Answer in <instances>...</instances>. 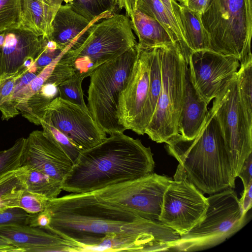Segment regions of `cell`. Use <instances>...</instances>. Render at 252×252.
<instances>
[{"instance_id": "cell-43", "label": "cell", "mask_w": 252, "mask_h": 252, "mask_svg": "<svg viewBox=\"0 0 252 252\" xmlns=\"http://www.w3.org/2000/svg\"><path fill=\"white\" fill-rule=\"evenodd\" d=\"M239 200L243 212L247 214L252 207V184L246 189H244L242 197L239 199Z\"/></svg>"}, {"instance_id": "cell-42", "label": "cell", "mask_w": 252, "mask_h": 252, "mask_svg": "<svg viewBox=\"0 0 252 252\" xmlns=\"http://www.w3.org/2000/svg\"><path fill=\"white\" fill-rule=\"evenodd\" d=\"M178 3L189 10L201 15L205 10L208 0H177Z\"/></svg>"}, {"instance_id": "cell-36", "label": "cell", "mask_w": 252, "mask_h": 252, "mask_svg": "<svg viewBox=\"0 0 252 252\" xmlns=\"http://www.w3.org/2000/svg\"><path fill=\"white\" fill-rule=\"evenodd\" d=\"M65 51L58 47L56 43L45 37L44 47L34 62L38 70L41 71L46 66L60 57Z\"/></svg>"}, {"instance_id": "cell-29", "label": "cell", "mask_w": 252, "mask_h": 252, "mask_svg": "<svg viewBox=\"0 0 252 252\" xmlns=\"http://www.w3.org/2000/svg\"><path fill=\"white\" fill-rule=\"evenodd\" d=\"M236 78L241 101L252 119V58L240 63Z\"/></svg>"}, {"instance_id": "cell-18", "label": "cell", "mask_w": 252, "mask_h": 252, "mask_svg": "<svg viewBox=\"0 0 252 252\" xmlns=\"http://www.w3.org/2000/svg\"><path fill=\"white\" fill-rule=\"evenodd\" d=\"M100 20L90 22L75 12L68 4H62L53 20L52 33L49 39L63 51L74 50L86 40L92 25Z\"/></svg>"}, {"instance_id": "cell-13", "label": "cell", "mask_w": 252, "mask_h": 252, "mask_svg": "<svg viewBox=\"0 0 252 252\" xmlns=\"http://www.w3.org/2000/svg\"><path fill=\"white\" fill-rule=\"evenodd\" d=\"M42 121L65 135L80 151L91 148L107 138L89 111L60 96L47 106Z\"/></svg>"}, {"instance_id": "cell-31", "label": "cell", "mask_w": 252, "mask_h": 252, "mask_svg": "<svg viewBox=\"0 0 252 252\" xmlns=\"http://www.w3.org/2000/svg\"><path fill=\"white\" fill-rule=\"evenodd\" d=\"M85 78L84 74L75 72L71 77L62 82L58 89L61 98L89 111L84 101L82 88V83Z\"/></svg>"}, {"instance_id": "cell-30", "label": "cell", "mask_w": 252, "mask_h": 252, "mask_svg": "<svg viewBox=\"0 0 252 252\" xmlns=\"http://www.w3.org/2000/svg\"><path fill=\"white\" fill-rule=\"evenodd\" d=\"M52 100L38 91L26 101L19 103L17 109L30 122L40 125L45 109Z\"/></svg>"}, {"instance_id": "cell-28", "label": "cell", "mask_w": 252, "mask_h": 252, "mask_svg": "<svg viewBox=\"0 0 252 252\" xmlns=\"http://www.w3.org/2000/svg\"><path fill=\"white\" fill-rule=\"evenodd\" d=\"M28 168L25 180L26 190L49 200L58 197L62 190L61 182L38 170Z\"/></svg>"}, {"instance_id": "cell-35", "label": "cell", "mask_w": 252, "mask_h": 252, "mask_svg": "<svg viewBox=\"0 0 252 252\" xmlns=\"http://www.w3.org/2000/svg\"><path fill=\"white\" fill-rule=\"evenodd\" d=\"M48 201L46 197L25 189L19 198L17 208L22 209L29 214H35L44 211Z\"/></svg>"}, {"instance_id": "cell-15", "label": "cell", "mask_w": 252, "mask_h": 252, "mask_svg": "<svg viewBox=\"0 0 252 252\" xmlns=\"http://www.w3.org/2000/svg\"><path fill=\"white\" fill-rule=\"evenodd\" d=\"M72 164L47 132L34 130L26 138L22 166L38 170L62 183Z\"/></svg>"}, {"instance_id": "cell-33", "label": "cell", "mask_w": 252, "mask_h": 252, "mask_svg": "<svg viewBox=\"0 0 252 252\" xmlns=\"http://www.w3.org/2000/svg\"><path fill=\"white\" fill-rule=\"evenodd\" d=\"M21 27V0H0V33Z\"/></svg>"}, {"instance_id": "cell-37", "label": "cell", "mask_w": 252, "mask_h": 252, "mask_svg": "<svg viewBox=\"0 0 252 252\" xmlns=\"http://www.w3.org/2000/svg\"><path fill=\"white\" fill-rule=\"evenodd\" d=\"M75 73L73 63L63 55L57 62L51 75L45 83H51L57 87Z\"/></svg>"}, {"instance_id": "cell-47", "label": "cell", "mask_w": 252, "mask_h": 252, "mask_svg": "<svg viewBox=\"0 0 252 252\" xmlns=\"http://www.w3.org/2000/svg\"><path fill=\"white\" fill-rule=\"evenodd\" d=\"M11 244L9 242H8L5 239L2 238L0 237V246L1 245H7Z\"/></svg>"}, {"instance_id": "cell-49", "label": "cell", "mask_w": 252, "mask_h": 252, "mask_svg": "<svg viewBox=\"0 0 252 252\" xmlns=\"http://www.w3.org/2000/svg\"><path fill=\"white\" fill-rule=\"evenodd\" d=\"M1 75H2V72H1V69L0 67V79L1 78Z\"/></svg>"}, {"instance_id": "cell-11", "label": "cell", "mask_w": 252, "mask_h": 252, "mask_svg": "<svg viewBox=\"0 0 252 252\" xmlns=\"http://www.w3.org/2000/svg\"><path fill=\"white\" fill-rule=\"evenodd\" d=\"M171 181L166 176L152 173L92 193L105 200L125 207L143 218L159 221L163 195Z\"/></svg>"}, {"instance_id": "cell-46", "label": "cell", "mask_w": 252, "mask_h": 252, "mask_svg": "<svg viewBox=\"0 0 252 252\" xmlns=\"http://www.w3.org/2000/svg\"><path fill=\"white\" fill-rule=\"evenodd\" d=\"M0 252H24V251L13 245L0 246Z\"/></svg>"}, {"instance_id": "cell-1", "label": "cell", "mask_w": 252, "mask_h": 252, "mask_svg": "<svg viewBox=\"0 0 252 252\" xmlns=\"http://www.w3.org/2000/svg\"><path fill=\"white\" fill-rule=\"evenodd\" d=\"M45 210L51 221L44 229L78 243L85 252L170 251L180 238L161 222L92 192L49 200Z\"/></svg>"}, {"instance_id": "cell-2", "label": "cell", "mask_w": 252, "mask_h": 252, "mask_svg": "<svg viewBox=\"0 0 252 252\" xmlns=\"http://www.w3.org/2000/svg\"><path fill=\"white\" fill-rule=\"evenodd\" d=\"M154 166L150 147L124 132H116L80 152L62 189L72 193L92 192L147 176Z\"/></svg>"}, {"instance_id": "cell-9", "label": "cell", "mask_w": 252, "mask_h": 252, "mask_svg": "<svg viewBox=\"0 0 252 252\" xmlns=\"http://www.w3.org/2000/svg\"><path fill=\"white\" fill-rule=\"evenodd\" d=\"M228 153L232 174L236 179L244 160L252 153V119L241 101L236 76L213 105Z\"/></svg>"}, {"instance_id": "cell-39", "label": "cell", "mask_w": 252, "mask_h": 252, "mask_svg": "<svg viewBox=\"0 0 252 252\" xmlns=\"http://www.w3.org/2000/svg\"><path fill=\"white\" fill-rule=\"evenodd\" d=\"M28 70L29 68H24L11 75H1L0 79V105L11 94L17 80Z\"/></svg>"}, {"instance_id": "cell-22", "label": "cell", "mask_w": 252, "mask_h": 252, "mask_svg": "<svg viewBox=\"0 0 252 252\" xmlns=\"http://www.w3.org/2000/svg\"><path fill=\"white\" fill-rule=\"evenodd\" d=\"M137 9L155 19L165 27L180 44L184 56H188L190 51L187 45L183 26L169 13L160 0H139Z\"/></svg>"}, {"instance_id": "cell-48", "label": "cell", "mask_w": 252, "mask_h": 252, "mask_svg": "<svg viewBox=\"0 0 252 252\" xmlns=\"http://www.w3.org/2000/svg\"><path fill=\"white\" fill-rule=\"evenodd\" d=\"M63 1H64L65 4H68L70 2H71L72 1H73V0H62Z\"/></svg>"}, {"instance_id": "cell-3", "label": "cell", "mask_w": 252, "mask_h": 252, "mask_svg": "<svg viewBox=\"0 0 252 252\" xmlns=\"http://www.w3.org/2000/svg\"><path fill=\"white\" fill-rule=\"evenodd\" d=\"M165 143L169 154L179 161L189 180L200 190L213 194L235 188V179L213 106L195 137L188 139L178 133Z\"/></svg>"}, {"instance_id": "cell-32", "label": "cell", "mask_w": 252, "mask_h": 252, "mask_svg": "<svg viewBox=\"0 0 252 252\" xmlns=\"http://www.w3.org/2000/svg\"><path fill=\"white\" fill-rule=\"evenodd\" d=\"M26 138L18 139L10 148L0 151V178L7 172L22 166Z\"/></svg>"}, {"instance_id": "cell-27", "label": "cell", "mask_w": 252, "mask_h": 252, "mask_svg": "<svg viewBox=\"0 0 252 252\" xmlns=\"http://www.w3.org/2000/svg\"><path fill=\"white\" fill-rule=\"evenodd\" d=\"M67 4L90 22L112 16L119 9L118 0H73Z\"/></svg>"}, {"instance_id": "cell-25", "label": "cell", "mask_w": 252, "mask_h": 252, "mask_svg": "<svg viewBox=\"0 0 252 252\" xmlns=\"http://www.w3.org/2000/svg\"><path fill=\"white\" fill-rule=\"evenodd\" d=\"M28 170L27 166H22L0 178V211L17 208L19 198L25 189Z\"/></svg>"}, {"instance_id": "cell-20", "label": "cell", "mask_w": 252, "mask_h": 252, "mask_svg": "<svg viewBox=\"0 0 252 252\" xmlns=\"http://www.w3.org/2000/svg\"><path fill=\"white\" fill-rule=\"evenodd\" d=\"M62 0H21V27L49 38L54 18Z\"/></svg>"}, {"instance_id": "cell-17", "label": "cell", "mask_w": 252, "mask_h": 252, "mask_svg": "<svg viewBox=\"0 0 252 252\" xmlns=\"http://www.w3.org/2000/svg\"><path fill=\"white\" fill-rule=\"evenodd\" d=\"M3 33L4 42L0 47L2 75H11L24 68L25 61L29 58L35 61L44 47L45 37L22 27Z\"/></svg>"}, {"instance_id": "cell-12", "label": "cell", "mask_w": 252, "mask_h": 252, "mask_svg": "<svg viewBox=\"0 0 252 252\" xmlns=\"http://www.w3.org/2000/svg\"><path fill=\"white\" fill-rule=\"evenodd\" d=\"M188 63L193 85L208 105L223 91L240 66L237 58L210 50L191 52Z\"/></svg>"}, {"instance_id": "cell-34", "label": "cell", "mask_w": 252, "mask_h": 252, "mask_svg": "<svg viewBox=\"0 0 252 252\" xmlns=\"http://www.w3.org/2000/svg\"><path fill=\"white\" fill-rule=\"evenodd\" d=\"M43 130L47 132L54 142L64 152L73 163L78 158L80 151L65 135L51 125L41 120Z\"/></svg>"}, {"instance_id": "cell-4", "label": "cell", "mask_w": 252, "mask_h": 252, "mask_svg": "<svg viewBox=\"0 0 252 252\" xmlns=\"http://www.w3.org/2000/svg\"><path fill=\"white\" fill-rule=\"evenodd\" d=\"M210 36L209 50L237 58H252V0H208L201 15Z\"/></svg>"}, {"instance_id": "cell-6", "label": "cell", "mask_w": 252, "mask_h": 252, "mask_svg": "<svg viewBox=\"0 0 252 252\" xmlns=\"http://www.w3.org/2000/svg\"><path fill=\"white\" fill-rule=\"evenodd\" d=\"M138 53L137 44L96 68L89 76V111L97 125L109 135L126 130L117 117L119 99L131 75Z\"/></svg>"}, {"instance_id": "cell-19", "label": "cell", "mask_w": 252, "mask_h": 252, "mask_svg": "<svg viewBox=\"0 0 252 252\" xmlns=\"http://www.w3.org/2000/svg\"><path fill=\"white\" fill-rule=\"evenodd\" d=\"M207 106L193 85L188 65L185 97L178 121L179 132L183 137L192 139L199 133L209 112Z\"/></svg>"}, {"instance_id": "cell-23", "label": "cell", "mask_w": 252, "mask_h": 252, "mask_svg": "<svg viewBox=\"0 0 252 252\" xmlns=\"http://www.w3.org/2000/svg\"><path fill=\"white\" fill-rule=\"evenodd\" d=\"M180 17L187 46L190 51L209 50L210 36L202 24L201 15L179 4Z\"/></svg>"}, {"instance_id": "cell-7", "label": "cell", "mask_w": 252, "mask_h": 252, "mask_svg": "<svg viewBox=\"0 0 252 252\" xmlns=\"http://www.w3.org/2000/svg\"><path fill=\"white\" fill-rule=\"evenodd\" d=\"M201 221L180 238L170 251L192 252L213 247L240 230L246 221L236 193L231 188L207 197Z\"/></svg>"}, {"instance_id": "cell-21", "label": "cell", "mask_w": 252, "mask_h": 252, "mask_svg": "<svg viewBox=\"0 0 252 252\" xmlns=\"http://www.w3.org/2000/svg\"><path fill=\"white\" fill-rule=\"evenodd\" d=\"M129 19L132 29L138 38L137 45L139 48H151L177 42L159 22L137 9Z\"/></svg>"}, {"instance_id": "cell-16", "label": "cell", "mask_w": 252, "mask_h": 252, "mask_svg": "<svg viewBox=\"0 0 252 252\" xmlns=\"http://www.w3.org/2000/svg\"><path fill=\"white\" fill-rule=\"evenodd\" d=\"M0 237L24 252H85L84 247L74 241L45 229L28 225L0 227Z\"/></svg>"}, {"instance_id": "cell-14", "label": "cell", "mask_w": 252, "mask_h": 252, "mask_svg": "<svg viewBox=\"0 0 252 252\" xmlns=\"http://www.w3.org/2000/svg\"><path fill=\"white\" fill-rule=\"evenodd\" d=\"M150 63L151 48L138 47L130 76L119 99V124L125 130H131L139 135H144L145 131L143 118L148 96Z\"/></svg>"}, {"instance_id": "cell-44", "label": "cell", "mask_w": 252, "mask_h": 252, "mask_svg": "<svg viewBox=\"0 0 252 252\" xmlns=\"http://www.w3.org/2000/svg\"><path fill=\"white\" fill-rule=\"evenodd\" d=\"M169 13L182 25L180 17L179 3L176 0H160Z\"/></svg>"}, {"instance_id": "cell-45", "label": "cell", "mask_w": 252, "mask_h": 252, "mask_svg": "<svg viewBox=\"0 0 252 252\" xmlns=\"http://www.w3.org/2000/svg\"><path fill=\"white\" fill-rule=\"evenodd\" d=\"M39 91L43 95L52 100L57 97L56 95L59 93L58 87L51 83H44Z\"/></svg>"}, {"instance_id": "cell-8", "label": "cell", "mask_w": 252, "mask_h": 252, "mask_svg": "<svg viewBox=\"0 0 252 252\" xmlns=\"http://www.w3.org/2000/svg\"><path fill=\"white\" fill-rule=\"evenodd\" d=\"M97 22L92 25L88 37L79 47L63 53L73 63L75 72L86 78L99 65L137 44L130 20L126 15L115 14Z\"/></svg>"}, {"instance_id": "cell-24", "label": "cell", "mask_w": 252, "mask_h": 252, "mask_svg": "<svg viewBox=\"0 0 252 252\" xmlns=\"http://www.w3.org/2000/svg\"><path fill=\"white\" fill-rule=\"evenodd\" d=\"M61 56L46 66L29 84L16 94H11L0 105L2 120H8L20 114L17 109V105L39 91Z\"/></svg>"}, {"instance_id": "cell-38", "label": "cell", "mask_w": 252, "mask_h": 252, "mask_svg": "<svg viewBox=\"0 0 252 252\" xmlns=\"http://www.w3.org/2000/svg\"><path fill=\"white\" fill-rule=\"evenodd\" d=\"M29 214L20 208L0 211V227L13 225H27Z\"/></svg>"}, {"instance_id": "cell-26", "label": "cell", "mask_w": 252, "mask_h": 252, "mask_svg": "<svg viewBox=\"0 0 252 252\" xmlns=\"http://www.w3.org/2000/svg\"><path fill=\"white\" fill-rule=\"evenodd\" d=\"M161 85V50L160 46H159L151 48L148 96L143 118L145 130L155 110Z\"/></svg>"}, {"instance_id": "cell-40", "label": "cell", "mask_w": 252, "mask_h": 252, "mask_svg": "<svg viewBox=\"0 0 252 252\" xmlns=\"http://www.w3.org/2000/svg\"><path fill=\"white\" fill-rule=\"evenodd\" d=\"M51 221L49 213L44 211L35 214H29L27 220V225L32 227L45 228L49 226Z\"/></svg>"}, {"instance_id": "cell-41", "label": "cell", "mask_w": 252, "mask_h": 252, "mask_svg": "<svg viewBox=\"0 0 252 252\" xmlns=\"http://www.w3.org/2000/svg\"><path fill=\"white\" fill-rule=\"evenodd\" d=\"M237 177L241 178L244 189L252 184V153L244 160Z\"/></svg>"}, {"instance_id": "cell-5", "label": "cell", "mask_w": 252, "mask_h": 252, "mask_svg": "<svg viewBox=\"0 0 252 252\" xmlns=\"http://www.w3.org/2000/svg\"><path fill=\"white\" fill-rule=\"evenodd\" d=\"M162 85L157 104L145 134L166 143L178 133V121L186 89L188 63L177 41L160 46Z\"/></svg>"}, {"instance_id": "cell-10", "label": "cell", "mask_w": 252, "mask_h": 252, "mask_svg": "<svg viewBox=\"0 0 252 252\" xmlns=\"http://www.w3.org/2000/svg\"><path fill=\"white\" fill-rule=\"evenodd\" d=\"M208 206L207 197L189 180L179 164L164 193L159 221L181 236L202 220Z\"/></svg>"}]
</instances>
